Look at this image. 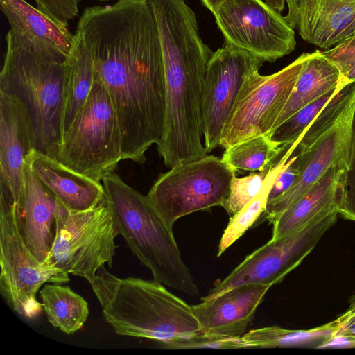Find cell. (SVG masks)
Returning a JSON list of instances; mask_svg holds the SVG:
<instances>
[{"mask_svg": "<svg viewBox=\"0 0 355 355\" xmlns=\"http://www.w3.org/2000/svg\"><path fill=\"white\" fill-rule=\"evenodd\" d=\"M76 30L112 102L123 160L144 163L147 150L163 136L166 115L162 51L147 0L87 7Z\"/></svg>", "mask_w": 355, "mask_h": 355, "instance_id": "6da1fadb", "label": "cell"}, {"mask_svg": "<svg viewBox=\"0 0 355 355\" xmlns=\"http://www.w3.org/2000/svg\"><path fill=\"white\" fill-rule=\"evenodd\" d=\"M166 87L163 136L157 144L164 164L171 168L207 155L202 145L205 75L214 51L200 32L178 25L159 34Z\"/></svg>", "mask_w": 355, "mask_h": 355, "instance_id": "7a4b0ae2", "label": "cell"}, {"mask_svg": "<svg viewBox=\"0 0 355 355\" xmlns=\"http://www.w3.org/2000/svg\"><path fill=\"white\" fill-rule=\"evenodd\" d=\"M90 285L105 321L119 335L162 343L200 333L191 306L154 279H121L102 267Z\"/></svg>", "mask_w": 355, "mask_h": 355, "instance_id": "3957f363", "label": "cell"}, {"mask_svg": "<svg viewBox=\"0 0 355 355\" xmlns=\"http://www.w3.org/2000/svg\"><path fill=\"white\" fill-rule=\"evenodd\" d=\"M119 235L153 279L189 296L198 288L184 263L173 228L167 225L146 196L128 185L114 171L101 180Z\"/></svg>", "mask_w": 355, "mask_h": 355, "instance_id": "277c9868", "label": "cell"}, {"mask_svg": "<svg viewBox=\"0 0 355 355\" xmlns=\"http://www.w3.org/2000/svg\"><path fill=\"white\" fill-rule=\"evenodd\" d=\"M64 80V62L7 44L0 91L17 96L26 105L37 150L53 158L61 143Z\"/></svg>", "mask_w": 355, "mask_h": 355, "instance_id": "5b68a950", "label": "cell"}, {"mask_svg": "<svg viewBox=\"0 0 355 355\" xmlns=\"http://www.w3.org/2000/svg\"><path fill=\"white\" fill-rule=\"evenodd\" d=\"M55 159L68 168L101 182L121 160V132L110 95L94 76L91 91L64 135Z\"/></svg>", "mask_w": 355, "mask_h": 355, "instance_id": "8992f818", "label": "cell"}, {"mask_svg": "<svg viewBox=\"0 0 355 355\" xmlns=\"http://www.w3.org/2000/svg\"><path fill=\"white\" fill-rule=\"evenodd\" d=\"M118 235L105 196L85 211L70 210L58 199L54 236L45 262L91 284L105 264L112 267Z\"/></svg>", "mask_w": 355, "mask_h": 355, "instance_id": "52a82bcc", "label": "cell"}, {"mask_svg": "<svg viewBox=\"0 0 355 355\" xmlns=\"http://www.w3.org/2000/svg\"><path fill=\"white\" fill-rule=\"evenodd\" d=\"M0 192V291L14 311L32 319L43 308L36 297L40 288L46 283H67L69 274L33 257L24 240L15 203L6 192Z\"/></svg>", "mask_w": 355, "mask_h": 355, "instance_id": "ba28073f", "label": "cell"}, {"mask_svg": "<svg viewBox=\"0 0 355 355\" xmlns=\"http://www.w3.org/2000/svg\"><path fill=\"white\" fill-rule=\"evenodd\" d=\"M236 174L214 155L178 163L159 175L147 198L169 227L180 218L221 206Z\"/></svg>", "mask_w": 355, "mask_h": 355, "instance_id": "9c48e42d", "label": "cell"}, {"mask_svg": "<svg viewBox=\"0 0 355 355\" xmlns=\"http://www.w3.org/2000/svg\"><path fill=\"white\" fill-rule=\"evenodd\" d=\"M309 54L302 53L275 73L263 76L256 71L247 78L224 125L219 146L225 149L271 132Z\"/></svg>", "mask_w": 355, "mask_h": 355, "instance_id": "30bf717a", "label": "cell"}, {"mask_svg": "<svg viewBox=\"0 0 355 355\" xmlns=\"http://www.w3.org/2000/svg\"><path fill=\"white\" fill-rule=\"evenodd\" d=\"M213 15L225 44L263 62H274L295 49V30L263 0H224Z\"/></svg>", "mask_w": 355, "mask_h": 355, "instance_id": "8fae6325", "label": "cell"}, {"mask_svg": "<svg viewBox=\"0 0 355 355\" xmlns=\"http://www.w3.org/2000/svg\"><path fill=\"white\" fill-rule=\"evenodd\" d=\"M338 212L320 216L300 230L276 240H270L248 254L229 275L209 290L202 300H209L239 286L280 282L298 266L335 223Z\"/></svg>", "mask_w": 355, "mask_h": 355, "instance_id": "7c38bea8", "label": "cell"}, {"mask_svg": "<svg viewBox=\"0 0 355 355\" xmlns=\"http://www.w3.org/2000/svg\"><path fill=\"white\" fill-rule=\"evenodd\" d=\"M263 62L225 43L214 52L205 71L203 94V137L207 153L219 146L224 125L245 80Z\"/></svg>", "mask_w": 355, "mask_h": 355, "instance_id": "4fadbf2b", "label": "cell"}, {"mask_svg": "<svg viewBox=\"0 0 355 355\" xmlns=\"http://www.w3.org/2000/svg\"><path fill=\"white\" fill-rule=\"evenodd\" d=\"M355 103L338 121L306 152L297 155L300 171L293 184L282 194L268 202L261 217L270 224L288 207L300 198L324 173L333 165L346 168Z\"/></svg>", "mask_w": 355, "mask_h": 355, "instance_id": "5bb4252c", "label": "cell"}, {"mask_svg": "<svg viewBox=\"0 0 355 355\" xmlns=\"http://www.w3.org/2000/svg\"><path fill=\"white\" fill-rule=\"evenodd\" d=\"M10 26L7 44L63 62L74 41L67 27L53 21L25 0H0Z\"/></svg>", "mask_w": 355, "mask_h": 355, "instance_id": "9a60e30c", "label": "cell"}, {"mask_svg": "<svg viewBox=\"0 0 355 355\" xmlns=\"http://www.w3.org/2000/svg\"><path fill=\"white\" fill-rule=\"evenodd\" d=\"M35 148V131L26 105L17 96L0 91V189L14 202L21 193L25 159Z\"/></svg>", "mask_w": 355, "mask_h": 355, "instance_id": "2e32d148", "label": "cell"}, {"mask_svg": "<svg viewBox=\"0 0 355 355\" xmlns=\"http://www.w3.org/2000/svg\"><path fill=\"white\" fill-rule=\"evenodd\" d=\"M290 26L323 49L355 35V0H286Z\"/></svg>", "mask_w": 355, "mask_h": 355, "instance_id": "e0dca14e", "label": "cell"}, {"mask_svg": "<svg viewBox=\"0 0 355 355\" xmlns=\"http://www.w3.org/2000/svg\"><path fill=\"white\" fill-rule=\"evenodd\" d=\"M270 287L263 284L241 285L191 306L200 332L219 337L243 336Z\"/></svg>", "mask_w": 355, "mask_h": 355, "instance_id": "ac0fdd59", "label": "cell"}, {"mask_svg": "<svg viewBox=\"0 0 355 355\" xmlns=\"http://www.w3.org/2000/svg\"><path fill=\"white\" fill-rule=\"evenodd\" d=\"M15 203L28 249L39 262H45L54 236L58 199L26 162L21 193Z\"/></svg>", "mask_w": 355, "mask_h": 355, "instance_id": "d6986e66", "label": "cell"}, {"mask_svg": "<svg viewBox=\"0 0 355 355\" xmlns=\"http://www.w3.org/2000/svg\"><path fill=\"white\" fill-rule=\"evenodd\" d=\"M25 162L56 198L70 210L92 209L105 198L101 182L68 168L36 148L29 153Z\"/></svg>", "mask_w": 355, "mask_h": 355, "instance_id": "ffe728a7", "label": "cell"}, {"mask_svg": "<svg viewBox=\"0 0 355 355\" xmlns=\"http://www.w3.org/2000/svg\"><path fill=\"white\" fill-rule=\"evenodd\" d=\"M345 170L340 165L330 166L300 198L273 221L270 240L292 234L316 218L338 211Z\"/></svg>", "mask_w": 355, "mask_h": 355, "instance_id": "44dd1931", "label": "cell"}, {"mask_svg": "<svg viewBox=\"0 0 355 355\" xmlns=\"http://www.w3.org/2000/svg\"><path fill=\"white\" fill-rule=\"evenodd\" d=\"M94 80L92 55L83 35L76 30L72 48L64 61L61 141L87 100Z\"/></svg>", "mask_w": 355, "mask_h": 355, "instance_id": "7402d4cb", "label": "cell"}, {"mask_svg": "<svg viewBox=\"0 0 355 355\" xmlns=\"http://www.w3.org/2000/svg\"><path fill=\"white\" fill-rule=\"evenodd\" d=\"M339 79L338 70L320 51L309 53L292 93L271 132L300 109L338 86Z\"/></svg>", "mask_w": 355, "mask_h": 355, "instance_id": "603a6c76", "label": "cell"}, {"mask_svg": "<svg viewBox=\"0 0 355 355\" xmlns=\"http://www.w3.org/2000/svg\"><path fill=\"white\" fill-rule=\"evenodd\" d=\"M49 322L67 334L80 329L89 311L86 300L68 286L45 284L39 291Z\"/></svg>", "mask_w": 355, "mask_h": 355, "instance_id": "cb8c5ba5", "label": "cell"}, {"mask_svg": "<svg viewBox=\"0 0 355 355\" xmlns=\"http://www.w3.org/2000/svg\"><path fill=\"white\" fill-rule=\"evenodd\" d=\"M336 320L311 330H289L277 326L252 329L242 336L249 348L302 347L315 345L320 348L336 334Z\"/></svg>", "mask_w": 355, "mask_h": 355, "instance_id": "d4e9b609", "label": "cell"}, {"mask_svg": "<svg viewBox=\"0 0 355 355\" xmlns=\"http://www.w3.org/2000/svg\"><path fill=\"white\" fill-rule=\"evenodd\" d=\"M284 149L274 142L269 134L262 135L225 148L221 159L235 174L261 171L274 165Z\"/></svg>", "mask_w": 355, "mask_h": 355, "instance_id": "484cf974", "label": "cell"}, {"mask_svg": "<svg viewBox=\"0 0 355 355\" xmlns=\"http://www.w3.org/2000/svg\"><path fill=\"white\" fill-rule=\"evenodd\" d=\"M286 159L287 158L284 155L278 158L277 162L271 166L259 193L241 209L230 217L228 225L224 230L218 244V257H220L243 236L250 227L258 221L265 212L274 180Z\"/></svg>", "mask_w": 355, "mask_h": 355, "instance_id": "4316f807", "label": "cell"}, {"mask_svg": "<svg viewBox=\"0 0 355 355\" xmlns=\"http://www.w3.org/2000/svg\"><path fill=\"white\" fill-rule=\"evenodd\" d=\"M343 84L339 83L338 86L306 105L283 122L269 134L271 139L280 147L290 148Z\"/></svg>", "mask_w": 355, "mask_h": 355, "instance_id": "83f0119b", "label": "cell"}, {"mask_svg": "<svg viewBox=\"0 0 355 355\" xmlns=\"http://www.w3.org/2000/svg\"><path fill=\"white\" fill-rule=\"evenodd\" d=\"M271 166L261 171L251 173L243 178L234 175L228 195L221 205L230 217L241 209L259 193Z\"/></svg>", "mask_w": 355, "mask_h": 355, "instance_id": "f1b7e54d", "label": "cell"}, {"mask_svg": "<svg viewBox=\"0 0 355 355\" xmlns=\"http://www.w3.org/2000/svg\"><path fill=\"white\" fill-rule=\"evenodd\" d=\"M170 349H245L249 348L241 336L219 337L199 333L195 336L167 340L161 343Z\"/></svg>", "mask_w": 355, "mask_h": 355, "instance_id": "f546056e", "label": "cell"}, {"mask_svg": "<svg viewBox=\"0 0 355 355\" xmlns=\"http://www.w3.org/2000/svg\"><path fill=\"white\" fill-rule=\"evenodd\" d=\"M338 212L343 218L355 221V110L352 121L348 160Z\"/></svg>", "mask_w": 355, "mask_h": 355, "instance_id": "4dcf8cb0", "label": "cell"}, {"mask_svg": "<svg viewBox=\"0 0 355 355\" xmlns=\"http://www.w3.org/2000/svg\"><path fill=\"white\" fill-rule=\"evenodd\" d=\"M321 53L338 70L340 83L355 81V35Z\"/></svg>", "mask_w": 355, "mask_h": 355, "instance_id": "1f68e13d", "label": "cell"}, {"mask_svg": "<svg viewBox=\"0 0 355 355\" xmlns=\"http://www.w3.org/2000/svg\"><path fill=\"white\" fill-rule=\"evenodd\" d=\"M37 8L56 23L68 26L78 15L80 0H35Z\"/></svg>", "mask_w": 355, "mask_h": 355, "instance_id": "d6a6232c", "label": "cell"}, {"mask_svg": "<svg viewBox=\"0 0 355 355\" xmlns=\"http://www.w3.org/2000/svg\"><path fill=\"white\" fill-rule=\"evenodd\" d=\"M298 156L288 157L286 162L277 174L271 187L268 201L285 192L294 182L300 171Z\"/></svg>", "mask_w": 355, "mask_h": 355, "instance_id": "836d02e7", "label": "cell"}, {"mask_svg": "<svg viewBox=\"0 0 355 355\" xmlns=\"http://www.w3.org/2000/svg\"><path fill=\"white\" fill-rule=\"evenodd\" d=\"M337 330L334 336H345L355 340V296L347 310L336 319Z\"/></svg>", "mask_w": 355, "mask_h": 355, "instance_id": "e575fe53", "label": "cell"}, {"mask_svg": "<svg viewBox=\"0 0 355 355\" xmlns=\"http://www.w3.org/2000/svg\"><path fill=\"white\" fill-rule=\"evenodd\" d=\"M277 12H281L284 9L286 0H263Z\"/></svg>", "mask_w": 355, "mask_h": 355, "instance_id": "d590c367", "label": "cell"}, {"mask_svg": "<svg viewBox=\"0 0 355 355\" xmlns=\"http://www.w3.org/2000/svg\"><path fill=\"white\" fill-rule=\"evenodd\" d=\"M202 3L210 11L212 14L215 12L219 4L224 0H200Z\"/></svg>", "mask_w": 355, "mask_h": 355, "instance_id": "8d00e7d4", "label": "cell"}, {"mask_svg": "<svg viewBox=\"0 0 355 355\" xmlns=\"http://www.w3.org/2000/svg\"><path fill=\"white\" fill-rule=\"evenodd\" d=\"M99 1H108V0H99Z\"/></svg>", "mask_w": 355, "mask_h": 355, "instance_id": "74e56055", "label": "cell"}]
</instances>
